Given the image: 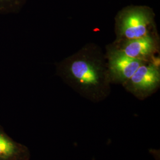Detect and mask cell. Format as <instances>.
<instances>
[{
	"label": "cell",
	"instance_id": "cell-1",
	"mask_svg": "<svg viewBox=\"0 0 160 160\" xmlns=\"http://www.w3.org/2000/svg\"><path fill=\"white\" fill-rule=\"evenodd\" d=\"M57 74L80 95L98 102L110 93L105 53L90 43L58 63Z\"/></svg>",
	"mask_w": 160,
	"mask_h": 160
},
{
	"label": "cell",
	"instance_id": "cell-2",
	"mask_svg": "<svg viewBox=\"0 0 160 160\" xmlns=\"http://www.w3.org/2000/svg\"><path fill=\"white\" fill-rule=\"evenodd\" d=\"M154 10L147 6L131 5L114 17V40H131L157 32Z\"/></svg>",
	"mask_w": 160,
	"mask_h": 160
},
{
	"label": "cell",
	"instance_id": "cell-3",
	"mask_svg": "<svg viewBox=\"0 0 160 160\" xmlns=\"http://www.w3.org/2000/svg\"><path fill=\"white\" fill-rule=\"evenodd\" d=\"M160 58L142 63L123 85L126 91L139 100H145L157 92L160 86Z\"/></svg>",
	"mask_w": 160,
	"mask_h": 160
},
{
	"label": "cell",
	"instance_id": "cell-4",
	"mask_svg": "<svg viewBox=\"0 0 160 160\" xmlns=\"http://www.w3.org/2000/svg\"><path fill=\"white\" fill-rule=\"evenodd\" d=\"M110 45L129 57L145 62H151L160 58L158 32L137 39L114 40Z\"/></svg>",
	"mask_w": 160,
	"mask_h": 160
},
{
	"label": "cell",
	"instance_id": "cell-5",
	"mask_svg": "<svg viewBox=\"0 0 160 160\" xmlns=\"http://www.w3.org/2000/svg\"><path fill=\"white\" fill-rule=\"evenodd\" d=\"M105 57L110 84L123 86L144 62L128 57L110 45L106 46Z\"/></svg>",
	"mask_w": 160,
	"mask_h": 160
},
{
	"label": "cell",
	"instance_id": "cell-6",
	"mask_svg": "<svg viewBox=\"0 0 160 160\" xmlns=\"http://www.w3.org/2000/svg\"><path fill=\"white\" fill-rule=\"evenodd\" d=\"M29 148L10 137L0 126V160H29Z\"/></svg>",
	"mask_w": 160,
	"mask_h": 160
},
{
	"label": "cell",
	"instance_id": "cell-7",
	"mask_svg": "<svg viewBox=\"0 0 160 160\" xmlns=\"http://www.w3.org/2000/svg\"><path fill=\"white\" fill-rule=\"evenodd\" d=\"M26 0H0V13L18 12Z\"/></svg>",
	"mask_w": 160,
	"mask_h": 160
}]
</instances>
